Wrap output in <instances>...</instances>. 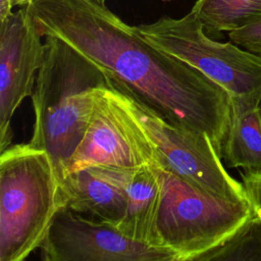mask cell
Instances as JSON below:
<instances>
[{
	"label": "cell",
	"instance_id": "1",
	"mask_svg": "<svg viewBox=\"0 0 261 261\" xmlns=\"http://www.w3.org/2000/svg\"><path fill=\"white\" fill-rule=\"evenodd\" d=\"M25 5L43 36L66 42L176 128L208 136L221 156L231 115L230 96L221 86L153 46L137 27L95 0Z\"/></svg>",
	"mask_w": 261,
	"mask_h": 261
},
{
	"label": "cell",
	"instance_id": "2",
	"mask_svg": "<svg viewBox=\"0 0 261 261\" xmlns=\"http://www.w3.org/2000/svg\"><path fill=\"white\" fill-rule=\"evenodd\" d=\"M44 38V60L31 97L35 123L30 143L47 153L60 184L89 124L95 91L111 79L63 40Z\"/></svg>",
	"mask_w": 261,
	"mask_h": 261
},
{
	"label": "cell",
	"instance_id": "3",
	"mask_svg": "<svg viewBox=\"0 0 261 261\" xmlns=\"http://www.w3.org/2000/svg\"><path fill=\"white\" fill-rule=\"evenodd\" d=\"M59 184L44 150L30 142L0 152V261L40 248L59 209Z\"/></svg>",
	"mask_w": 261,
	"mask_h": 261
},
{
	"label": "cell",
	"instance_id": "4",
	"mask_svg": "<svg viewBox=\"0 0 261 261\" xmlns=\"http://www.w3.org/2000/svg\"><path fill=\"white\" fill-rule=\"evenodd\" d=\"M155 164L162 193L153 246L169 251L175 261H199L230 238L252 215L250 202L212 196Z\"/></svg>",
	"mask_w": 261,
	"mask_h": 261
},
{
	"label": "cell",
	"instance_id": "5",
	"mask_svg": "<svg viewBox=\"0 0 261 261\" xmlns=\"http://www.w3.org/2000/svg\"><path fill=\"white\" fill-rule=\"evenodd\" d=\"M137 28L153 46L201 71L230 98L261 104V56L230 41L212 40L194 12L179 18L161 16Z\"/></svg>",
	"mask_w": 261,
	"mask_h": 261
},
{
	"label": "cell",
	"instance_id": "6",
	"mask_svg": "<svg viewBox=\"0 0 261 261\" xmlns=\"http://www.w3.org/2000/svg\"><path fill=\"white\" fill-rule=\"evenodd\" d=\"M113 85L121 104L155 150L157 164L202 192L250 202L244 184L228 173L208 136H194L176 128L125 89Z\"/></svg>",
	"mask_w": 261,
	"mask_h": 261
},
{
	"label": "cell",
	"instance_id": "7",
	"mask_svg": "<svg viewBox=\"0 0 261 261\" xmlns=\"http://www.w3.org/2000/svg\"><path fill=\"white\" fill-rule=\"evenodd\" d=\"M156 162L155 150L121 104L112 81L97 89L89 124L64 177L90 166L136 169Z\"/></svg>",
	"mask_w": 261,
	"mask_h": 261
},
{
	"label": "cell",
	"instance_id": "8",
	"mask_svg": "<svg viewBox=\"0 0 261 261\" xmlns=\"http://www.w3.org/2000/svg\"><path fill=\"white\" fill-rule=\"evenodd\" d=\"M46 261H175L167 250L132 240L116 226L60 207L40 247Z\"/></svg>",
	"mask_w": 261,
	"mask_h": 261
},
{
	"label": "cell",
	"instance_id": "9",
	"mask_svg": "<svg viewBox=\"0 0 261 261\" xmlns=\"http://www.w3.org/2000/svg\"><path fill=\"white\" fill-rule=\"evenodd\" d=\"M42 37L27 5L0 21V152L12 144L14 111L34 93L45 55Z\"/></svg>",
	"mask_w": 261,
	"mask_h": 261
},
{
	"label": "cell",
	"instance_id": "10",
	"mask_svg": "<svg viewBox=\"0 0 261 261\" xmlns=\"http://www.w3.org/2000/svg\"><path fill=\"white\" fill-rule=\"evenodd\" d=\"M136 169L90 166L67 174L58 187L59 208L67 207L117 226L125 212L127 186Z\"/></svg>",
	"mask_w": 261,
	"mask_h": 261
},
{
	"label": "cell",
	"instance_id": "11",
	"mask_svg": "<svg viewBox=\"0 0 261 261\" xmlns=\"http://www.w3.org/2000/svg\"><path fill=\"white\" fill-rule=\"evenodd\" d=\"M162 182L156 164L137 168L127 186L124 215L116 226L127 238L152 247Z\"/></svg>",
	"mask_w": 261,
	"mask_h": 261
},
{
	"label": "cell",
	"instance_id": "12",
	"mask_svg": "<svg viewBox=\"0 0 261 261\" xmlns=\"http://www.w3.org/2000/svg\"><path fill=\"white\" fill-rule=\"evenodd\" d=\"M230 123L221 158L229 168L261 171V104L230 98Z\"/></svg>",
	"mask_w": 261,
	"mask_h": 261
},
{
	"label": "cell",
	"instance_id": "13",
	"mask_svg": "<svg viewBox=\"0 0 261 261\" xmlns=\"http://www.w3.org/2000/svg\"><path fill=\"white\" fill-rule=\"evenodd\" d=\"M192 12L207 32H230L261 18V0H197Z\"/></svg>",
	"mask_w": 261,
	"mask_h": 261
},
{
	"label": "cell",
	"instance_id": "14",
	"mask_svg": "<svg viewBox=\"0 0 261 261\" xmlns=\"http://www.w3.org/2000/svg\"><path fill=\"white\" fill-rule=\"evenodd\" d=\"M212 260L261 261V216L253 211L230 238L199 259V261Z\"/></svg>",
	"mask_w": 261,
	"mask_h": 261
},
{
	"label": "cell",
	"instance_id": "15",
	"mask_svg": "<svg viewBox=\"0 0 261 261\" xmlns=\"http://www.w3.org/2000/svg\"><path fill=\"white\" fill-rule=\"evenodd\" d=\"M228 39L241 48L261 56V18L228 32Z\"/></svg>",
	"mask_w": 261,
	"mask_h": 261
},
{
	"label": "cell",
	"instance_id": "16",
	"mask_svg": "<svg viewBox=\"0 0 261 261\" xmlns=\"http://www.w3.org/2000/svg\"><path fill=\"white\" fill-rule=\"evenodd\" d=\"M241 177L254 211L261 216V171H244Z\"/></svg>",
	"mask_w": 261,
	"mask_h": 261
},
{
	"label": "cell",
	"instance_id": "17",
	"mask_svg": "<svg viewBox=\"0 0 261 261\" xmlns=\"http://www.w3.org/2000/svg\"><path fill=\"white\" fill-rule=\"evenodd\" d=\"M12 7L13 5L10 0H0V21L12 13Z\"/></svg>",
	"mask_w": 261,
	"mask_h": 261
},
{
	"label": "cell",
	"instance_id": "18",
	"mask_svg": "<svg viewBox=\"0 0 261 261\" xmlns=\"http://www.w3.org/2000/svg\"><path fill=\"white\" fill-rule=\"evenodd\" d=\"M11 1V3H12V5L13 6H22V5H25V4H28L31 0H10Z\"/></svg>",
	"mask_w": 261,
	"mask_h": 261
},
{
	"label": "cell",
	"instance_id": "19",
	"mask_svg": "<svg viewBox=\"0 0 261 261\" xmlns=\"http://www.w3.org/2000/svg\"><path fill=\"white\" fill-rule=\"evenodd\" d=\"M95 1H97L98 3L103 4V5H105V3H106V0H95Z\"/></svg>",
	"mask_w": 261,
	"mask_h": 261
},
{
	"label": "cell",
	"instance_id": "20",
	"mask_svg": "<svg viewBox=\"0 0 261 261\" xmlns=\"http://www.w3.org/2000/svg\"><path fill=\"white\" fill-rule=\"evenodd\" d=\"M162 1H169V0H162Z\"/></svg>",
	"mask_w": 261,
	"mask_h": 261
}]
</instances>
